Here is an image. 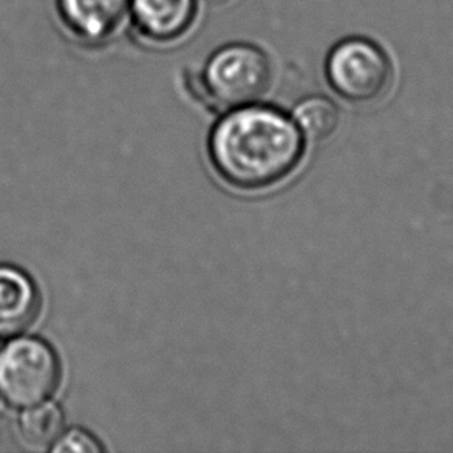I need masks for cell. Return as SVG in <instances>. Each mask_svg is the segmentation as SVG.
Listing matches in <instances>:
<instances>
[{
  "instance_id": "obj_1",
  "label": "cell",
  "mask_w": 453,
  "mask_h": 453,
  "mask_svg": "<svg viewBox=\"0 0 453 453\" xmlns=\"http://www.w3.org/2000/svg\"><path fill=\"white\" fill-rule=\"evenodd\" d=\"M302 155L303 135L295 119L260 103L225 111L209 136L215 171L245 192L280 183L296 171Z\"/></svg>"
},
{
  "instance_id": "obj_2",
  "label": "cell",
  "mask_w": 453,
  "mask_h": 453,
  "mask_svg": "<svg viewBox=\"0 0 453 453\" xmlns=\"http://www.w3.org/2000/svg\"><path fill=\"white\" fill-rule=\"evenodd\" d=\"M274 82V64L257 43L229 42L215 49L192 76V88L206 104L227 111L260 103Z\"/></svg>"
},
{
  "instance_id": "obj_3",
  "label": "cell",
  "mask_w": 453,
  "mask_h": 453,
  "mask_svg": "<svg viewBox=\"0 0 453 453\" xmlns=\"http://www.w3.org/2000/svg\"><path fill=\"white\" fill-rule=\"evenodd\" d=\"M325 80L339 98L370 104L386 96L395 80V64L387 50L367 36L337 41L325 56Z\"/></svg>"
},
{
  "instance_id": "obj_4",
  "label": "cell",
  "mask_w": 453,
  "mask_h": 453,
  "mask_svg": "<svg viewBox=\"0 0 453 453\" xmlns=\"http://www.w3.org/2000/svg\"><path fill=\"white\" fill-rule=\"evenodd\" d=\"M59 380V357L37 337H18L0 351V395L8 404H41L55 393Z\"/></svg>"
},
{
  "instance_id": "obj_5",
  "label": "cell",
  "mask_w": 453,
  "mask_h": 453,
  "mask_svg": "<svg viewBox=\"0 0 453 453\" xmlns=\"http://www.w3.org/2000/svg\"><path fill=\"white\" fill-rule=\"evenodd\" d=\"M202 8L200 0H130L129 30L150 49L175 47L194 33Z\"/></svg>"
},
{
  "instance_id": "obj_6",
  "label": "cell",
  "mask_w": 453,
  "mask_h": 453,
  "mask_svg": "<svg viewBox=\"0 0 453 453\" xmlns=\"http://www.w3.org/2000/svg\"><path fill=\"white\" fill-rule=\"evenodd\" d=\"M64 28L86 49H104L129 28L130 0H56Z\"/></svg>"
},
{
  "instance_id": "obj_7",
  "label": "cell",
  "mask_w": 453,
  "mask_h": 453,
  "mask_svg": "<svg viewBox=\"0 0 453 453\" xmlns=\"http://www.w3.org/2000/svg\"><path fill=\"white\" fill-rule=\"evenodd\" d=\"M39 310L41 296L30 277L14 266H0V337L28 330Z\"/></svg>"
},
{
  "instance_id": "obj_8",
  "label": "cell",
  "mask_w": 453,
  "mask_h": 453,
  "mask_svg": "<svg viewBox=\"0 0 453 453\" xmlns=\"http://www.w3.org/2000/svg\"><path fill=\"white\" fill-rule=\"evenodd\" d=\"M293 119L310 142H324L336 132L341 113L331 99L308 96L296 107Z\"/></svg>"
},
{
  "instance_id": "obj_9",
  "label": "cell",
  "mask_w": 453,
  "mask_h": 453,
  "mask_svg": "<svg viewBox=\"0 0 453 453\" xmlns=\"http://www.w3.org/2000/svg\"><path fill=\"white\" fill-rule=\"evenodd\" d=\"M64 429V415L53 403L28 407L20 417V434L31 448L45 449L55 444Z\"/></svg>"
},
{
  "instance_id": "obj_10",
  "label": "cell",
  "mask_w": 453,
  "mask_h": 453,
  "mask_svg": "<svg viewBox=\"0 0 453 453\" xmlns=\"http://www.w3.org/2000/svg\"><path fill=\"white\" fill-rule=\"evenodd\" d=\"M53 453H99L103 452V448L93 436L88 435L82 430H70L65 435H62L59 440H56V444L51 446Z\"/></svg>"
},
{
  "instance_id": "obj_11",
  "label": "cell",
  "mask_w": 453,
  "mask_h": 453,
  "mask_svg": "<svg viewBox=\"0 0 453 453\" xmlns=\"http://www.w3.org/2000/svg\"><path fill=\"white\" fill-rule=\"evenodd\" d=\"M234 0H200V4L202 6H206V8H223V6L231 5Z\"/></svg>"
}]
</instances>
